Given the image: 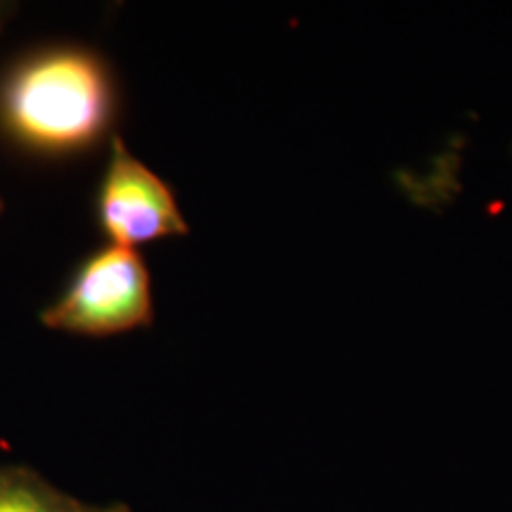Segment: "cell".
<instances>
[{"instance_id": "obj_3", "label": "cell", "mask_w": 512, "mask_h": 512, "mask_svg": "<svg viewBox=\"0 0 512 512\" xmlns=\"http://www.w3.org/2000/svg\"><path fill=\"white\" fill-rule=\"evenodd\" d=\"M95 216L110 245L136 249L190 233L174 190L112 136L110 159L95 197Z\"/></svg>"}, {"instance_id": "obj_1", "label": "cell", "mask_w": 512, "mask_h": 512, "mask_svg": "<svg viewBox=\"0 0 512 512\" xmlns=\"http://www.w3.org/2000/svg\"><path fill=\"white\" fill-rule=\"evenodd\" d=\"M114 110L110 69L86 48L36 50L0 79V131L34 155L91 150L110 133Z\"/></svg>"}, {"instance_id": "obj_5", "label": "cell", "mask_w": 512, "mask_h": 512, "mask_svg": "<svg viewBox=\"0 0 512 512\" xmlns=\"http://www.w3.org/2000/svg\"><path fill=\"white\" fill-rule=\"evenodd\" d=\"M8 15H10V5L0 3V29H3V24H5V19H8Z\"/></svg>"}, {"instance_id": "obj_4", "label": "cell", "mask_w": 512, "mask_h": 512, "mask_svg": "<svg viewBox=\"0 0 512 512\" xmlns=\"http://www.w3.org/2000/svg\"><path fill=\"white\" fill-rule=\"evenodd\" d=\"M0 512H133L126 503H86L27 465H0Z\"/></svg>"}, {"instance_id": "obj_2", "label": "cell", "mask_w": 512, "mask_h": 512, "mask_svg": "<svg viewBox=\"0 0 512 512\" xmlns=\"http://www.w3.org/2000/svg\"><path fill=\"white\" fill-rule=\"evenodd\" d=\"M150 271L136 249L107 245L88 256L41 313L50 330L81 337H112L152 325Z\"/></svg>"}]
</instances>
